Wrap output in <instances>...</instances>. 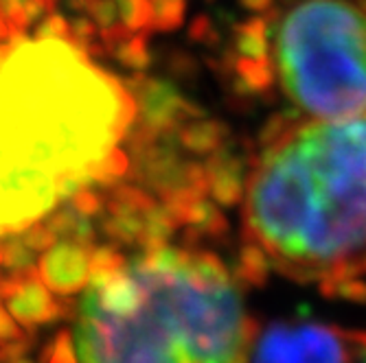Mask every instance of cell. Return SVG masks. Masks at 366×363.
<instances>
[{"mask_svg": "<svg viewBox=\"0 0 366 363\" xmlns=\"http://www.w3.org/2000/svg\"><path fill=\"white\" fill-rule=\"evenodd\" d=\"M250 274L355 287L366 276V112L277 118L250 155L239 193Z\"/></svg>", "mask_w": 366, "mask_h": 363, "instance_id": "1", "label": "cell"}, {"mask_svg": "<svg viewBox=\"0 0 366 363\" xmlns=\"http://www.w3.org/2000/svg\"><path fill=\"white\" fill-rule=\"evenodd\" d=\"M137 121L127 83L64 40H22L0 63V235L29 227L61 182H117L112 155Z\"/></svg>", "mask_w": 366, "mask_h": 363, "instance_id": "2", "label": "cell"}, {"mask_svg": "<svg viewBox=\"0 0 366 363\" xmlns=\"http://www.w3.org/2000/svg\"><path fill=\"white\" fill-rule=\"evenodd\" d=\"M75 317L79 363H248L257 333L226 262L169 239L92 270Z\"/></svg>", "mask_w": 366, "mask_h": 363, "instance_id": "3", "label": "cell"}, {"mask_svg": "<svg viewBox=\"0 0 366 363\" xmlns=\"http://www.w3.org/2000/svg\"><path fill=\"white\" fill-rule=\"evenodd\" d=\"M235 63L285 116L366 112V0H274L242 26Z\"/></svg>", "mask_w": 366, "mask_h": 363, "instance_id": "4", "label": "cell"}, {"mask_svg": "<svg viewBox=\"0 0 366 363\" xmlns=\"http://www.w3.org/2000/svg\"><path fill=\"white\" fill-rule=\"evenodd\" d=\"M366 333L320 322H277L254 333L248 363H357Z\"/></svg>", "mask_w": 366, "mask_h": 363, "instance_id": "5", "label": "cell"}, {"mask_svg": "<svg viewBox=\"0 0 366 363\" xmlns=\"http://www.w3.org/2000/svg\"><path fill=\"white\" fill-rule=\"evenodd\" d=\"M0 300L7 302L11 315L20 322L26 333H33L38 326L51 324L61 315L59 302L51 298L36 267L26 272H14L9 278L0 280Z\"/></svg>", "mask_w": 366, "mask_h": 363, "instance_id": "6", "label": "cell"}, {"mask_svg": "<svg viewBox=\"0 0 366 363\" xmlns=\"http://www.w3.org/2000/svg\"><path fill=\"white\" fill-rule=\"evenodd\" d=\"M90 250L75 241H57L53 243L40 260V278L42 282L59 293L73 295L88 285L90 276Z\"/></svg>", "mask_w": 366, "mask_h": 363, "instance_id": "7", "label": "cell"}, {"mask_svg": "<svg viewBox=\"0 0 366 363\" xmlns=\"http://www.w3.org/2000/svg\"><path fill=\"white\" fill-rule=\"evenodd\" d=\"M3 250V262L11 272H26L33 270V262H36V252H33L22 237L14 232H5V241L0 245Z\"/></svg>", "mask_w": 366, "mask_h": 363, "instance_id": "8", "label": "cell"}, {"mask_svg": "<svg viewBox=\"0 0 366 363\" xmlns=\"http://www.w3.org/2000/svg\"><path fill=\"white\" fill-rule=\"evenodd\" d=\"M44 363H79L71 331H59L44 352Z\"/></svg>", "mask_w": 366, "mask_h": 363, "instance_id": "9", "label": "cell"}, {"mask_svg": "<svg viewBox=\"0 0 366 363\" xmlns=\"http://www.w3.org/2000/svg\"><path fill=\"white\" fill-rule=\"evenodd\" d=\"M69 38H71L69 22L57 14L44 18L36 29V40H64V42H69Z\"/></svg>", "mask_w": 366, "mask_h": 363, "instance_id": "10", "label": "cell"}, {"mask_svg": "<svg viewBox=\"0 0 366 363\" xmlns=\"http://www.w3.org/2000/svg\"><path fill=\"white\" fill-rule=\"evenodd\" d=\"M55 235L51 232V230L42 223V225H33V227H29L26 232L22 235V241L33 250V252H44V250H49L53 243H55Z\"/></svg>", "mask_w": 366, "mask_h": 363, "instance_id": "11", "label": "cell"}, {"mask_svg": "<svg viewBox=\"0 0 366 363\" xmlns=\"http://www.w3.org/2000/svg\"><path fill=\"white\" fill-rule=\"evenodd\" d=\"M22 328L16 326V322H11V317L3 311V305H0V346L11 344L22 339Z\"/></svg>", "mask_w": 366, "mask_h": 363, "instance_id": "12", "label": "cell"}, {"mask_svg": "<svg viewBox=\"0 0 366 363\" xmlns=\"http://www.w3.org/2000/svg\"><path fill=\"white\" fill-rule=\"evenodd\" d=\"M11 363H33L31 359H24V357H20V359H16V361H11Z\"/></svg>", "mask_w": 366, "mask_h": 363, "instance_id": "13", "label": "cell"}, {"mask_svg": "<svg viewBox=\"0 0 366 363\" xmlns=\"http://www.w3.org/2000/svg\"><path fill=\"white\" fill-rule=\"evenodd\" d=\"M357 363H366V352H364V354L360 357V361H357Z\"/></svg>", "mask_w": 366, "mask_h": 363, "instance_id": "14", "label": "cell"}]
</instances>
